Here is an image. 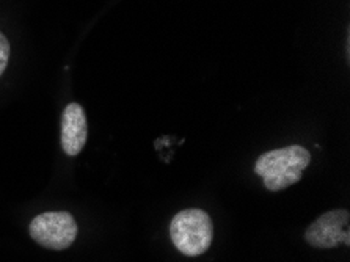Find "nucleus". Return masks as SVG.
<instances>
[{"instance_id":"nucleus-1","label":"nucleus","mask_w":350,"mask_h":262,"mask_svg":"<svg viewBox=\"0 0 350 262\" xmlns=\"http://www.w3.org/2000/svg\"><path fill=\"white\" fill-rule=\"evenodd\" d=\"M311 162V154L300 144L264 153L254 163V173L264 179V187L280 192L299 183L305 168Z\"/></svg>"},{"instance_id":"nucleus-2","label":"nucleus","mask_w":350,"mask_h":262,"mask_svg":"<svg viewBox=\"0 0 350 262\" xmlns=\"http://www.w3.org/2000/svg\"><path fill=\"white\" fill-rule=\"evenodd\" d=\"M170 237L183 254L195 258L206 253L214 237V224L203 209H185L173 217Z\"/></svg>"},{"instance_id":"nucleus-3","label":"nucleus","mask_w":350,"mask_h":262,"mask_svg":"<svg viewBox=\"0 0 350 262\" xmlns=\"http://www.w3.org/2000/svg\"><path fill=\"white\" fill-rule=\"evenodd\" d=\"M77 223L70 212H44L30 223V236L47 250H66L77 237Z\"/></svg>"},{"instance_id":"nucleus-4","label":"nucleus","mask_w":350,"mask_h":262,"mask_svg":"<svg viewBox=\"0 0 350 262\" xmlns=\"http://www.w3.org/2000/svg\"><path fill=\"white\" fill-rule=\"evenodd\" d=\"M349 220L350 213L346 209H336L323 213L306 229L305 240L314 248H335L341 244L349 247Z\"/></svg>"},{"instance_id":"nucleus-5","label":"nucleus","mask_w":350,"mask_h":262,"mask_svg":"<svg viewBox=\"0 0 350 262\" xmlns=\"http://www.w3.org/2000/svg\"><path fill=\"white\" fill-rule=\"evenodd\" d=\"M88 138L87 115L81 104L71 103L65 107L62 115V149L66 156L81 154Z\"/></svg>"},{"instance_id":"nucleus-6","label":"nucleus","mask_w":350,"mask_h":262,"mask_svg":"<svg viewBox=\"0 0 350 262\" xmlns=\"http://www.w3.org/2000/svg\"><path fill=\"white\" fill-rule=\"evenodd\" d=\"M10 58V42L2 31H0V76H2L8 65Z\"/></svg>"}]
</instances>
